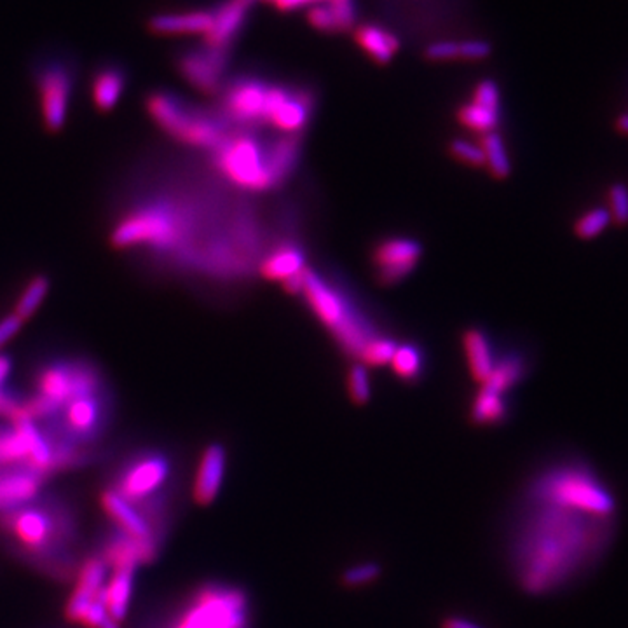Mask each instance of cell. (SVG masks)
<instances>
[{"instance_id": "f35d334b", "label": "cell", "mask_w": 628, "mask_h": 628, "mask_svg": "<svg viewBox=\"0 0 628 628\" xmlns=\"http://www.w3.org/2000/svg\"><path fill=\"white\" fill-rule=\"evenodd\" d=\"M609 201H611V219L616 220V224L625 226L628 224V187L625 184H615L609 189Z\"/></svg>"}, {"instance_id": "7402d4cb", "label": "cell", "mask_w": 628, "mask_h": 628, "mask_svg": "<svg viewBox=\"0 0 628 628\" xmlns=\"http://www.w3.org/2000/svg\"><path fill=\"white\" fill-rule=\"evenodd\" d=\"M211 11H185L173 14H159L148 22V29L161 35L176 33H201L204 35L211 27Z\"/></svg>"}, {"instance_id": "cb8c5ba5", "label": "cell", "mask_w": 628, "mask_h": 628, "mask_svg": "<svg viewBox=\"0 0 628 628\" xmlns=\"http://www.w3.org/2000/svg\"><path fill=\"white\" fill-rule=\"evenodd\" d=\"M302 271H306V256L295 245H282L260 265L262 276L273 282H286Z\"/></svg>"}, {"instance_id": "4dcf8cb0", "label": "cell", "mask_w": 628, "mask_h": 628, "mask_svg": "<svg viewBox=\"0 0 628 628\" xmlns=\"http://www.w3.org/2000/svg\"><path fill=\"white\" fill-rule=\"evenodd\" d=\"M499 112L501 111H496V109H489V107H484V105H479V103H464L459 112H457V119L462 126H466L468 130H473L477 133H482V135H487V133H492L498 124H499Z\"/></svg>"}, {"instance_id": "2e32d148", "label": "cell", "mask_w": 628, "mask_h": 628, "mask_svg": "<svg viewBox=\"0 0 628 628\" xmlns=\"http://www.w3.org/2000/svg\"><path fill=\"white\" fill-rule=\"evenodd\" d=\"M105 578H107V566L103 561H100V559L87 561L86 566L83 568V572L79 576L77 588L72 594V597L68 600V606H67L68 620L83 624L89 606L102 596V592L105 588L103 587Z\"/></svg>"}, {"instance_id": "7bdbcfd3", "label": "cell", "mask_w": 628, "mask_h": 628, "mask_svg": "<svg viewBox=\"0 0 628 628\" xmlns=\"http://www.w3.org/2000/svg\"><path fill=\"white\" fill-rule=\"evenodd\" d=\"M22 318L18 314H9L4 319H0V345L7 343L9 339H13L16 336V332L22 327Z\"/></svg>"}, {"instance_id": "484cf974", "label": "cell", "mask_w": 628, "mask_h": 628, "mask_svg": "<svg viewBox=\"0 0 628 628\" xmlns=\"http://www.w3.org/2000/svg\"><path fill=\"white\" fill-rule=\"evenodd\" d=\"M126 87V76L117 67H107L96 72L91 86L93 103L98 111L109 112L121 100Z\"/></svg>"}, {"instance_id": "bcb514c9", "label": "cell", "mask_w": 628, "mask_h": 628, "mask_svg": "<svg viewBox=\"0 0 628 628\" xmlns=\"http://www.w3.org/2000/svg\"><path fill=\"white\" fill-rule=\"evenodd\" d=\"M9 372H11V360L7 356H0V388L4 386Z\"/></svg>"}, {"instance_id": "3957f363", "label": "cell", "mask_w": 628, "mask_h": 628, "mask_svg": "<svg viewBox=\"0 0 628 628\" xmlns=\"http://www.w3.org/2000/svg\"><path fill=\"white\" fill-rule=\"evenodd\" d=\"M301 293L319 321L353 356H358L363 345L375 337L371 325L351 306L349 299L314 271L306 269Z\"/></svg>"}, {"instance_id": "4fadbf2b", "label": "cell", "mask_w": 628, "mask_h": 628, "mask_svg": "<svg viewBox=\"0 0 628 628\" xmlns=\"http://www.w3.org/2000/svg\"><path fill=\"white\" fill-rule=\"evenodd\" d=\"M170 475V462L159 454L142 456L124 470L119 479V489L115 490L124 499H142L166 482Z\"/></svg>"}, {"instance_id": "44dd1931", "label": "cell", "mask_w": 628, "mask_h": 628, "mask_svg": "<svg viewBox=\"0 0 628 628\" xmlns=\"http://www.w3.org/2000/svg\"><path fill=\"white\" fill-rule=\"evenodd\" d=\"M354 39H356L358 46L373 61H377L381 65L390 63L395 58V55L400 51V37L395 31L384 29V27H381L377 23H365V25L356 27Z\"/></svg>"}, {"instance_id": "7dc6e473", "label": "cell", "mask_w": 628, "mask_h": 628, "mask_svg": "<svg viewBox=\"0 0 628 628\" xmlns=\"http://www.w3.org/2000/svg\"><path fill=\"white\" fill-rule=\"evenodd\" d=\"M616 128H618L622 133L628 135V112L627 114L620 115V117H618V121H616Z\"/></svg>"}, {"instance_id": "74e56055", "label": "cell", "mask_w": 628, "mask_h": 628, "mask_svg": "<svg viewBox=\"0 0 628 628\" xmlns=\"http://www.w3.org/2000/svg\"><path fill=\"white\" fill-rule=\"evenodd\" d=\"M425 57L431 61L461 59V40H454V39L433 40L425 48Z\"/></svg>"}, {"instance_id": "1f68e13d", "label": "cell", "mask_w": 628, "mask_h": 628, "mask_svg": "<svg viewBox=\"0 0 628 628\" xmlns=\"http://www.w3.org/2000/svg\"><path fill=\"white\" fill-rule=\"evenodd\" d=\"M484 156H486V165L489 166L490 173L496 178H507L512 172V163L507 152V147L503 139L498 133H487L480 143Z\"/></svg>"}, {"instance_id": "8d00e7d4", "label": "cell", "mask_w": 628, "mask_h": 628, "mask_svg": "<svg viewBox=\"0 0 628 628\" xmlns=\"http://www.w3.org/2000/svg\"><path fill=\"white\" fill-rule=\"evenodd\" d=\"M347 377H349L347 388H349L351 400L358 405L367 403L371 399V381H369L367 369L363 365H353Z\"/></svg>"}, {"instance_id": "d6986e66", "label": "cell", "mask_w": 628, "mask_h": 628, "mask_svg": "<svg viewBox=\"0 0 628 628\" xmlns=\"http://www.w3.org/2000/svg\"><path fill=\"white\" fill-rule=\"evenodd\" d=\"M308 22L313 29L325 33H343L356 29L358 13L354 0H328L311 5Z\"/></svg>"}, {"instance_id": "836d02e7", "label": "cell", "mask_w": 628, "mask_h": 628, "mask_svg": "<svg viewBox=\"0 0 628 628\" xmlns=\"http://www.w3.org/2000/svg\"><path fill=\"white\" fill-rule=\"evenodd\" d=\"M49 290V282L48 278L44 276H37L30 282L27 288L23 290L18 304H16V311L14 314H18L22 319L29 318L31 314L37 311V308L40 306V302L44 301L46 293Z\"/></svg>"}, {"instance_id": "9c48e42d", "label": "cell", "mask_w": 628, "mask_h": 628, "mask_svg": "<svg viewBox=\"0 0 628 628\" xmlns=\"http://www.w3.org/2000/svg\"><path fill=\"white\" fill-rule=\"evenodd\" d=\"M98 372L83 362L51 363L37 377L39 395L55 401L59 407L77 397L98 393Z\"/></svg>"}, {"instance_id": "8992f818", "label": "cell", "mask_w": 628, "mask_h": 628, "mask_svg": "<svg viewBox=\"0 0 628 628\" xmlns=\"http://www.w3.org/2000/svg\"><path fill=\"white\" fill-rule=\"evenodd\" d=\"M213 152L215 166L234 185L256 193L278 185L269 165V143L258 142L250 133L230 131Z\"/></svg>"}, {"instance_id": "8fae6325", "label": "cell", "mask_w": 628, "mask_h": 628, "mask_svg": "<svg viewBox=\"0 0 628 628\" xmlns=\"http://www.w3.org/2000/svg\"><path fill=\"white\" fill-rule=\"evenodd\" d=\"M230 61V49L202 44L198 49L184 53L178 59V70L191 86L206 94L220 93Z\"/></svg>"}, {"instance_id": "ac0fdd59", "label": "cell", "mask_w": 628, "mask_h": 628, "mask_svg": "<svg viewBox=\"0 0 628 628\" xmlns=\"http://www.w3.org/2000/svg\"><path fill=\"white\" fill-rule=\"evenodd\" d=\"M42 475L27 468L0 471V512L16 510L31 501L40 487Z\"/></svg>"}, {"instance_id": "ba28073f", "label": "cell", "mask_w": 628, "mask_h": 628, "mask_svg": "<svg viewBox=\"0 0 628 628\" xmlns=\"http://www.w3.org/2000/svg\"><path fill=\"white\" fill-rule=\"evenodd\" d=\"M271 86V83L254 76H241L232 79L220 89V107L217 114L220 115L229 126H264Z\"/></svg>"}, {"instance_id": "d4e9b609", "label": "cell", "mask_w": 628, "mask_h": 628, "mask_svg": "<svg viewBox=\"0 0 628 628\" xmlns=\"http://www.w3.org/2000/svg\"><path fill=\"white\" fill-rule=\"evenodd\" d=\"M102 417L100 400L96 399V393L83 395L65 405V421L67 426L79 436H89L96 431V426Z\"/></svg>"}, {"instance_id": "7a4b0ae2", "label": "cell", "mask_w": 628, "mask_h": 628, "mask_svg": "<svg viewBox=\"0 0 628 628\" xmlns=\"http://www.w3.org/2000/svg\"><path fill=\"white\" fill-rule=\"evenodd\" d=\"M145 105L161 130L193 147L217 148L230 133L228 122L217 112L194 107L170 91L152 93Z\"/></svg>"}, {"instance_id": "ffe728a7", "label": "cell", "mask_w": 628, "mask_h": 628, "mask_svg": "<svg viewBox=\"0 0 628 628\" xmlns=\"http://www.w3.org/2000/svg\"><path fill=\"white\" fill-rule=\"evenodd\" d=\"M226 473V449L219 444L206 447L201 457L198 477L194 482V499L200 505H210L222 486Z\"/></svg>"}, {"instance_id": "6da1fadb", "label": "cell", "mask_w": 628, "mask_h": 628, "mask_svg": "<svg viewBox=\"0 0 628 628\" xmlns=\"http://www.w3.org/2000/svg\"><path fill=\"white\" fill-rule=\"evenodd\" d=\"M534 507L516 544L520 583L543 594L570 579L596 559L611 534V518L562 505L531 501Z\"/></svg>"}, {"instance_id": "30bf717a", "label": "cell", "mask_w": 628, "mask_h": 628, "mask_svg": "<svg viewBox=\"0 0 628 628\" xmlns=\"http://www.w3.org/2000/svg\"><path fill=\"white\" fill-rule=\"evenodd\" d=\"M313 109L314 96L310 89L273 85L265 126H273L283 135H297L308 126Z\"/></svg>"}, {"instance_id": "f546056e", "label": "cell", "mask_w": 628, "mask_h": 628, "mask_svg": "<svg viewBox=\"0 0 628 628\" xmlns=\"http://www.w3.org/2000/svg\"><path fill=\"white\" fill-rule=\"evenodd\" d=\"M507 401L505 395L489 391L486 388H482L477 395V399L473 401L471 407V419L477 425H494V423H501L507 417Z\"/></svg>"}, {"instance_id": "f6af8a7d", "label": "cell", "mask_w": 628, "mask_h": 628, "mask_svg": "<svg viewBox=\"0 0 628 628\" xmlns=\"http://www.w3.org/2000/svg\"><path fill=\"white\" fill-rule=\"evenodd\" d=\"M442 628H482L479 627L477 624H471V622H468V620H464V618H447L445 622H444V625H442Z\"/></svg>"}, {"instance_id": "9a60e30c", "label": "cell", "mask_w": 628, "mask_h": 628, "mask_svg": "<svg viewBox=\"0 0 628 628\" xmlns=\"http://www.w3.org/2000/svg\"><path fill=\"white\" fill-rule=\"evenodd\" d=\"M257 0H226L211 11V27L202 35L204 44L232 49L239 31L245 27L248 11Z\"/></svg>"}, {"instance_id": "83f0119b", "label": "cell", "mask_w": 628, "mask_h": 628, "mask_svg": "<svg viewBox=\"0 0 628 628\" xmlns=\"http://www.w3.org/2000/svg\"><path fill=\"white\" fill-rule=\"evenodd\" d=\"M133 576H135L133 568L114 570V576H112L111 583L103 588L105 609H107L109 616L117 624L126 616L128 604H130L131 592H133Z\"/></svg>"}, {"instance_id": "e0dca14e", "label": "cell", "mask_w": 628, "mask_h": 628, "mask_svg": "<svg viewBox=\"0 0 628 628\" xmlns=\"http://www.w3.org/2000/svg\"><path fill=\"white\" fill-rule=\"evenodd\" d=\"M5 524L20 542L33 550H42L53 536V520L42 510H16L5 518Z\"/></svg>"}, {"instance_id": "4316f807", "label": "cell", "mask_w": 628, "mask_h": 628, "mask_svg": "<svg viewBox=\"0 0 628 628\" xmlns=\"http://www.w3.org/2000/svg\"><path fill=\"white\" fill-rule=\"evenodd\" d=\"M462 343H464V351L468 358V367L473 379L484 384L496 363L486 334L482 330L471 328L464 334Z\"/></svg>"}, {"instance_id": "b9f144b4", "label": "cell", "mask_w": 628, "mask_h": 628, "mask_svg": "<svg viewBox=\"0 0 628 628\" xmlns=\"http://www.w3.org/2000/svg\"><path fill=\"white\" fill-rule=\"evenodd\" d=\"M381 572V568L377 564H360L344 572L343 583L345 587H360L373 581Z\"/></svg>"}, {"instance_id": "52a82bcc", "label": "cell", "mask_w": 628, "mask_h": 628, "mask_svg": "<svg viewBox=\"0 0 628 628\" xmlns=\"http://www.w3.org/2000/svg\"><path fill=\"white\" fill-rule=\"evenodd\" d=\"M248 600L230 587L202 590L175 628H247Z\"/></svg>"}, {"instance_id": "277c9868", "label": "cell", "mask_w": 628, "mask_h": 628, "mask_svg": "<svg viewBox=\"0 0 628 628\" xmlns=\"http://www.w3.org/2000/svg\"><path fill=\"white\" fill-rule=\"evenodd\" d=\"M529 498L600 516H613L616 508L611 492L585 466H561L544 473L534 482Z\"/></svg>"}, {"instance_id": "60d3db41", "label": "cell", "mask_w": 628, "mask_h": 628, "mask_svg": "<svg viewBox=\"0 0 628 628\" xmlns=\"http://www.w3.org/2000/svg\"><path fill=\"white\" fill-rule=\"evenodd\" d=\"M471 102L473 103H479V105H484V107H489V109H496V111H501V96H499V87L490 81V79H486V81H480L477 87L473 89V94H471Z\"/></svg>"}, {"instance_id": "603a6c76", "label": "cell", "mask_w": 628, "mask_h": 628, "mask_svg": "<svg viewBox=\"0 0 628 628\" xmlns=\"http://www.w3.org/2000/svg\"><path fill=\"white\" fill-rule=\"evenodd\" d=\"M102 503L107 514L111 515L122 527V533L139 540H150L148 524L143 520L142 515L133 508V505L128 499H124L115 490H107L102 494Z\"/></svg>"}, {"instance_id": "ab89813d", "label": "cell", "mask_w": 628, "mask_h": 628, "mask_svg": "<svg viewBox=\"0 0 628 628\" xmlns=\"http://www.w3.org/2000/svg\"><path fill=\"white\" fill-rule=\"evenodd\" d=\"M451 152L456 156L459 161L471 165V166H484L486 156L480 145L466 142V140H454L451 145Z\"/></svg>"}, {"instance_id": "e575fe53", "label": "cell", "mask_w": 628, "mask_h": 628, "mask_svg": "<svg viewBox=\"0 0 628 628\" xmlns=\"http://www.w3.org/2000/svg\"><path fill=\"white\" fill-rule=\"evenodd\" d=\"M397 343L386 337H373L372 341L363 345V349L360 351L358 358L363 360V363L373 365V367H381L386 363H391L393 354L397 351Z\"/></svg>"}, {"instance_id": "d590c367", "label": "cell", "mask_w": 628, "mask_h": 628, "mask_svg": "<svg viewBox=\"0 0 628 628\" xmlns=\"http://www.w3.org/2000/svg\"><path fill=\"white\" fill-rule=\"evenodd\" d=\"M611 213L606 208H594L587 211L578 222H576V234L583 239H592L599 236L604 229L611 224Z\"/></svg>"}, {"instance_id": "d6a6232c", "label": "cell", "mask_w": 628, "mask_h": 628, "mask_svg": "<svg viewBox=\"0 0 628 628\" xmlns=\"http://www.w3.org/2000/svg\"><path fill=\"white\" fill-rule=\"evenodd\" d=\"M391 365H393L395 373L401 379H405V381L417 379L423 372V353L419 347H416L412 344L399 345L395 354H393Z\"/></svg>"}, {"instance_id": "f1b7e54d", "label": "cell", "mask_w": 628, "mask_h": 628, "mask_svg": "<svg viewBox=\"0 0 628 628\" xmlns=\"http://www.w3.org/2000/svg\"><path fill=\"white\" fill-rule=\"evenodd\" d=\"M524 372H525L524 360L516 354H508L503 360L494 363V369L487 377L486 382L482 384V388H486L489 391H494V393H499V395H505L524 377Z\"/></svg>"}, {"instance_id": "5b68a950", "label": "cell", "mask_w": 628, "mask_h": 628, "mask_svg": "<svg viewBox=\"0 0 628 628\" xmlns=\"http://www.w3.org/2000/svg\"><path fill=\"white\" fill-rule=\"evenodd\" d=\"M187 219L170 202H152L126 215L112 230L117 248H175L187 232Z\"/></svg>"}, {"instance_id": "c3c4849f", "label": "cell", "mask_w": 628, "mask_h": 628, "mask_svg": "<svg viewBox=\"0 0 628 628\" xmlns=\"http://www.w3.org/2000/svg\"><path fill=\"white\" fill-rule=\"evenodd\" d=\"M267 2H274V0H267Z\"/></svg>"}, {"instance_id": "7c38bea8", "label": "cell", "mask_w": 628, "mask_h": 628, "mask_svg": "<svg viewBox=\"0 0 628 628\" xmlns=\"http://www.w3.org/2000/svg\"><path fill=\"white\" fill-rule=\"evenodd\" d=\"M40 111L48 130L59 131L67 122V112L72 93V74L59 63H49L39 72L37 79Z\"/></svg>"}, {"instance_id": "ee69618b", "label": "cell", "mask_w": 628, "mask_h": 628, "mask_svg": "<svg viewBox=\"0 0 628 628\" xmlns=\"http://www.w3.org/2000/svg\"><path fill=\"white\" fill-rule=\"evenodd\" d=\"M321 2H328V0H274L273 4L282 9V11H293V9H301V7H311Z\"/></svg>"}, {"instance_id": "5bb4252c", "label": "cell", "mask_w": 628, "mask_h": 628, "mask_svg": "<svg viewBox=\"0 0 628 628\" xmlns=\"http://www.w3.org/2000/svg\"><path fill=\"white\" fill-rule=\"evenodd\" d=\"M421 257V247L408 238H391L382 241L375 254L373 264L377 265V278L381 283L393 285L408 276Z\"/></svg>"}]
</instances>
